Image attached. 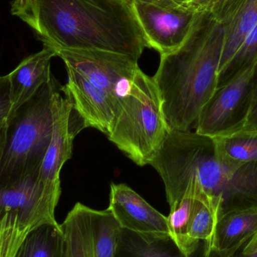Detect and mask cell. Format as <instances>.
Segmentation results:
<instances>
[{"mask_svg": "<svg viewBox=\"0 0 257 257\" xmlns=\"http://www.w3.org/2000/svg\"><path fill=\"white\" fill-rule=\"evenodd\" d=\"M11 12L55 50H95L139 60L148 47L131 0H13Z\"/></svg>", "mask_w": 257, "mask_h": 257, "instance_id": "obj_1", "label": "cell"}, {"mask_svg": "<svg viewBox=\"0 0 257 257\" xmlns=\"http://www.w3.org/2000/svg\"><path fill=\"white\" fill-rule=\"evenodd\" d=\"M223 25L210 12L198 15L182 45L160 56L154 78L170 130L188 131L218 87Z\"/></svg>", "mask_w": 257, "mask_h": 257, "instance_id": "obj_2", "label": "cell"}, {"mask_svg": "<svg viewBox=\"0 0 257 257\" xmlns=\"http://www.w3.org/2000/svg\"><path fill=\"white\" fill-rule=\"evenodd\" d=\"M169 130L154 78L139 69L130 90L120 99L107 136L133 163L144 166L155 157Z\"/></svg>", "mask_w": 257, "mask_h": 257, "instance_id": "obj_3", "label": "cell"}, {"mask_svg": "<svg viewBox=\"0 0 257 257\" xmlns=\"http://www.w3.org/2000/svg\"><path fill=\"white\" fill-rule=\"evenodd\" d=\"M57 81L52 75L8 121L0 188L40 171L52 136L51 96Z\"/></svg>", "mask_w": 257, "mask_h": 257, "instance_id": "obj_4", "label": "cell"}, {"mask_svg": "<svg viewBox=\"0 0 257 257\" xmlns=\"http://www.w3.org/2000/svg\"><path fill=\"white\" fill-rule=\"evenodd\" d=\"M214 150L212 138L192 130H169L149 163L163 180L169 207L181 200L193 178L200 179Z\"/></svg>", "mask_w": 257, "mask_h": 257, "instance_id": "obj_5", "label": "cell"}, {"mask_svg": "<svg viewBox=\"0 0 257 257\" xmlns=\"http://www.w3.org/2000/svg\"><path fill=\"white\" fill-rule=\"evenodd\" d=\"M51 111L52 136L39 171V181L45 196L57 205L61 195L62 168L72 157L74 139L87 126L58 81L53 90Z\"/></svg>", "mask_w": 257, "mask_h": 257, "instance_id": "obj_6", "label": "cell"}, {"mask_svg": "<svg viewBox=\"0 0 257 257\" xmlns=\"http://www.w3.org/2000/svg\"><path fill=\"white\" fill-rule=\"evenodd\" d=\"M256 66L257 61L217 87L198 117L194 127L196 133L214 139L241 127L251 104Z\"/></svg>", "mask_w": 257, "mask_h": 257, "instance_id": "obj_7", "label": "cell"}, {"mask_svg": "<svg viewBox=\"0 0 257 257\" xmlns=\"http://www.w3.org/2000/svg\"><path fill=\"white\" fill-rule=\"evenodd\" d=\"M149 48L160 56L178 49L185 41L198 15L181 0H131Z\"/></svg>", "mask_w": 257, "mask_h": 257, "instance_id": "obj_8", "label": "cell"}, {"mask_svg": "<svg viewBox=\"0 0 257 257\" xmlns=\"http://www.w3.org/2000/svg\"><path fill=\"white\" fill-rule=\"evenodd\" d=\"M66 66L84 75L120 102L139 70L138 59L131 56L95 50H55Z\"/></svg>", "mask_w": 257, "mask_h": 257, "instance_id": "obj_9", "label": "cell"}, {"mask_svg": "<svg viewBox=\"0 0 257 257\" xmlns=\"http://www.w3.org/2000/svg\"><path fill=\"white\" fill-rule=\"evenodd\" d=\"M108 209L122 229L136 234L147 242L170 239L167 217L126 184H111Z\"/></svg>", "mask_w": 257, "mask_h": 257, "instance_id": "obj_10", "label": "cell"}, {"mask_svg": "<svg viewBox=\"0 0 257 257\" xmlns=\"http://www.w3.org/2000/svg\"><path fill=\"white\" fill-rule=\"evenodd\" d=\"M39 172L0 188V217L15 216L21 224L36 229L43 225H58L57 205L45 196L39 181Z\"/></svg>", "mask_w": 257, "mask_h": 257, "instance_id": "obj_11", "label": "cell"}, {"mask_svg": "<svg viewBox=\"0 0 257 257\" xmlns=\"http://www.w3.org/2000/svg\"><path fill=\"white\" fill-rule=\"evenodd\" d=\"M68 80L62 89L69 95L74 108L86 126L108 136L120 108V102L107 92L92 84L72 68L66 66Z\"/></svg>", "mask_w": 257, "mask_h": 257, "instance_id": "obj_12", "label": "cell"}, {"mask_svg": "<svg viewBox=\"0 0 257 257\" xmlns=\"http://www.w3.org/2000/svg\"><path fill=\"white\" fill-rule=\"evenodd\" d=\"M219 160L217 181L209 195L217 204L219 217L232 210L257 207V161L233 165Z\"/></svg>", "mask_w": 257, "mask_h": 257, "instance_id": "obj_13", "label": "cell"}, {"mask_svg": "<svg viewBox=\"0 0 257 257\" xmlns=\"http://www.w3.org/2000/svg\"><path fill=\"white\" fill-rule=\"evenodd\" d=\"M209 12L224 29L220 77L257 24V0H217Z\"/></svg>", "mask_w": 257, "mask_h": 257, "instance_id": "obj_14", "label": "cell"}, {"mask_svg": "<svg viewBox=\"0 0 257 257\" xmlns=\"http://www.w3.org/2000/svg\"><path fill=\"white\" fill-rule=\"evenodd\" d=\"M54 57H57L55 49L44 45L42 51L23 60L12 72L8 74L12 102L10 119L17 110L50 81L53 75L51 61Z\"/></svg>", "mask_w": 257, "mask_h": 257, "instance_id": "obj_15", "label": "cell"}, {"mask_svg": "<svg viewBox=\"0 0 257 257\" xmlns=\"http://www.w3.org/2000/svg\"><path fill=\"white\" fill-rule=\"evenodd\" d=\"M257 233V207L232 210L220 215L209 242L204 246L220 257H231Z\"/></svg>", "mask_w": 257, "mask_h": 257, "instance_id": "obj_16", "label": "cell"}, {"mask_svg": "<svg viewBox=\"0 0 257 257\" xmlns=\"http://www.w3.org/2000/svg\"><path fill=\"white\" fill-rule=\"evenodd\" d=\"M218 217L217 203L199 182L187 232L189 244L194 253L199 250L201 241H211Z\"/></svg>", "mask_w": 257, "mask_h": 257, "instance_id": "obj_17", "label": "cell"}, {"mask_svg": "<svg viewBox=\"0 0 257 257\" xmlns=\"http://www.w3.org/2000/svg\"><path fill=\"white\" fill-rule=\"evenodd\" d=\"M60 226L64 239L62 257H91L89 207L77 202Z\"/></svg>", "mask_w": 257, "mask_h": 257, "instance_id": "obj_18", "label": "cell"}, {"mask_svg": "<svg viewBox=\"0 0 257 257\" xmlns=\"http://www.w3.org/2000/svg\"><path fill=\"white\" fill-rule=\"evenodd\" d=\"M91 257H117V241L121 228L109 209L89 208Z\"/></svg>", "mask_w": 257, "mask_h": 257, "instance_id": "obj_19", "label": "cell"}, {"mask_svg": "<svg viewBox=\"0 0 257 257\" xmlns=\"http://www.w3.org/2000/svg\"><path fill=\"white\" fill-rule=\"evenodd\" d=\"M199 184L197 178L190 181L181 200L169 207L170 211L167 217L169 238L186 257L193 256L196 253L189 244L187 232Z\"/></svg>", "mask_w": 257, "mask_h": 257, "instance_id": "obj_20", "label": "cell"}, {"mask_svg": "<svg viewBox=\"0 0 257 257\" xmlns=\"http://www.w3.org/2000/svg\"><path fill=\"white\" fill-rule=\"evenodd\" d=\"M63 232L58 225H43L32 229L15 257H62Z\"/></svg>", "mask_w": 257, "mask_h": 257, "instance_id": "obj_21", "label": "cell"}, {"mask_svg": "<svg viewBox=\"0 0 257 257\" xmlns=\"http://www.w3.org/2000/svg\"><path fill=\"white\" fill-rule=\"evenodd\" d=\"M217 157L230 164L257 161V133L235 132L214 138Z\"/></svg>", "mask_w": 257, "mask_h": 257, "instance_id": "obj_22", "label": "cell"}, {"mask_svg": "<svg viewBox=\"0 0 257 257\" xmlns=\"http://www.w3.org/2000/svg\"><path fill=\"white\" fill-rule=\"evenodd\" d=\"M117 257L186 256L171 239L147 242L136 234L121 229L117 241Z\"/></svg>", "mask_w": 257, "mask_h": 257, "instance_id": "obj_23", "label": "cell"}, {"mask_svg": "<svg viewBox=\"0 0 257 257\" xmlns=\"http://www.w3.org/2000/svg\"><path fill=\"white\" fill-rule=\"evenodd\" d=\"M30 226H24L12 214L0 217V257H15L29 232Z\"/></svg>", "mask_w": 257, "mask_h": 257, "instance_id": "obj_24", "label": "cell"}, {"mask_svg": "<svg viewBox=\"0 0 257 257\" xmlns=\"http://www.w3.org/2000/svg\"><path fill=\"white\" fill-rule=\"evenodd\" d=\"M257 61V24L247 34L236 54L224 72L219 77L218 87L223 85L235 74Z\"/></svg>", "mask_w": 257, "mask_h": 257, "instance_id": "obj_25", "label": "cell"}, {"mask_svg": "<svg viewBox=\"0 0 257 257\" xmlns=\"http://www.w3.org/2000/svg\"><path fill=\"white\" fill-rule=\"evenodd\" d=\"M12 102L8 75L0 76V124L8 122L11 117Z\"/></svg>", "mask_w": 257, "mask_h": 257, "instance_id": "obj_26", "label": "cell"}, {"mask_svg": "<svg viewBox=\"0 0 257 257\" xmlns=\"http://www.w3.org/2000/svg\"><path fill=\"white\" fill-rule=\"evenodd\" d=\"M235 132L257 133V99L250 107L248 114L241 127Z\"/></svg>", "mask_w": 257, "mask_h": 257, "instance_id": "obj_27", "label": "cell"}, {"mask_svg": "<svg viewBox=\"0 0 257 257\" xmlns=\"http://www.w3.org/2000/svg\"><path fill=\"white\" fill-rule=\"evenodd\" d=\"M217 0H181L183 4L198 13L211 12Z\"/></svg>", "mask_w": 257, "mask_h": 257, "instance_id": "obj_28", "label": "cell"}, {"mask_svg": "<svg viewBox=\"0 0 257 257\" xmlns=\"http://www.w3.org/2000/svg\"><path fill=\"white\" fill-rule=\"evenodd\" d=\"M8 122L0 124V163L4 154L5 147L6 144V138H7Z\"/></svg>", "mask_w": 257, "mask_h": 257, "instance_id": "obj_29", "label": "cell"}, {"mask_svg": "<svg viewBox=\"0 0 257 257\" xmlns=\"http://www.w3.org/2000/svg\"><path fill=\"white\" fill-rule=\"evenodd\" d=\"M242 248L241 250H238V252L235 253L233 256L231 257H257V253H253V254L250 255H244L243 254ZM202 257H220L216 253L214 250H211V249L208 248V247H205L204 246L203 251H202Z\"/></svg>", "mask_w": 257, "mask_h": 257, "instance_id": "obj_30", "label": "cell"}, {"mask_svg": "<svg viewBox=\"0 0 257 257\" xmlns=\"http://www.w3.org/2000/svg\"><path fill=\"white\" fill-rule=\"evenodd\" d=\"M243 254L250 255L257 253V233L243 247Z\"/></svg>", "mask_w": 257, "mask_h": 257, "instance_id": "obj_31", "label": "cell"}, {"mask_svg": "<svg viewBox=\"0 0 257 257\" xmlns=\"http://www.w3.org/2000/svg\"><path fill=\"white\" fill-rule=\"evenodd\" d=\"M257 99V66L256 72H255L254 77L253 80V88H252V96H251V104L250 107L253 105V102Z\"/></svg>", "mask_w": 257, "mask_h": 257, "instance_id": "obj_32", "label": "cell"}]
</instances>
